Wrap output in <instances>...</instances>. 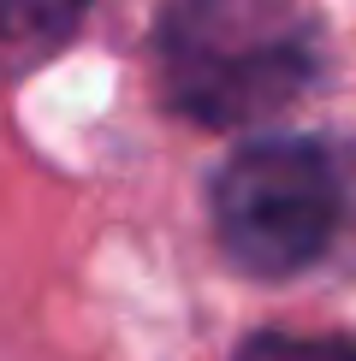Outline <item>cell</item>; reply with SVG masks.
Returning a JSON list of instances; mask_svg holds the SVG:
<instances>
[{
  "label": "cell",
  "instance_id": "6da1fadb",
  "mask_svg": "<svg viewBox=\"0 0 356 361\" xmlns=\"http://www.w3.org/2000/svg\"><path fill=\"white\" fill-rule=\"evenodd\" d=\"M172 107L196 125H261L285 113L321 59L303 0H167L155 24Z\"/></svg>",
  "mask_w": 356,
  "mask_h": 361
},
{
  "label": "cell",
  "instance_id": "7a4b0ae2",
  "mask_svg": "<svg viewBox=\"0 0 356 361\" xmlns=\"http://www.w3.org/2000/svg\"><path fill=\"white\" fill-rule=\"evenodd\" d=\"M214 231L244 273L285 279L338 231V172L315 142L267 137L226 160L214 184Z\"/></svg>",
  "mask_w": 356,
  "mask_h": 361
},
{
  "label": "cell",
  "instance_id": "3957f363",
  "mask_svg": "<svg viewBox=\"0 0 356 361\" xmlns=\"http://www.w3.org/2000/svg\"><path fill=\"white\" fill-rule=\"evenodd\" d=\"M89 0H0V42H18V48H48L66 42L83 24Z\"/></svg>",
  "mask_w": 356,
  "mask_h": 361
},
{
  "label": "cell",
  "instance_id": "277c9868",
  "mask_svg": "<svg viewBox=\"0 0 356 361\" xmlns=\"http://www.w3.org/2000/svg\"><path fill=\"white\" fill-rule=\"evenodd\" d=\"M237 361H356V343L338 338H291V332H261L249 338Z\"/></svg>",
  "mask_w": 356,
  "mask_h": 361
}]
</instances>
